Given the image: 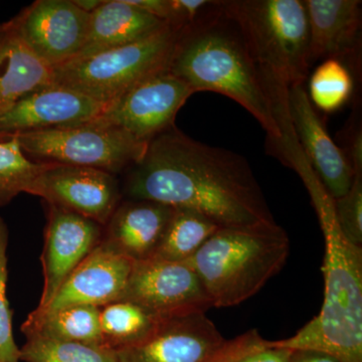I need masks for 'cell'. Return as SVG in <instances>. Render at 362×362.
Masks as SVG:
<instances>
[{
  "label": "cell",
  "mask_w": 362,
  "mask_h": 362,
  "mask_svg": "<svg viewBox=\"0 0 362 362\" xmlns=\"http://www.w3.org/2000/svg\"><path fill=\"white\" fill-rule=\"evenodd\" d=\"M8 242V228L0 216V362H20V349L13 338V312L6 297Z\"/></svg>",
  "instance_id": "cell-27"
},
{
  "label": "cell",
  "mask_w": 362,
  "mask_h": 362,
  "mask_svg": "<svg viewBox=\"0 0 362 362\" xmlns=\"http://www.w3.org/2000/svg\"><path fill=\"white\" fill-rule=\"evenodd\" d=\"M194 94L187 83L168 70L159 71L112 102L98 120L148 144L175 127L178 111Z\"/></svg>",
  "instance_id": "cell-10"
},
{
  "label": "cell",
  "mask_w": 362,
  "mask_h": 362,
  "mask_svg": "<svg viewBox=\"0 0 362 362\" xmlns=\"http://www.w3.org/2000/svg\"><path fill=\"white\" fill-rule=\"evenodd\" d=\"M173 213L168 204L126 199L104 226L102 240L134 263L146 261L156 255Z\"/></svg>",
  "instance_id": "cell-17"
},
{
  "label": "cell",
  "mask_w": 362,
  "mask_h": 362,
  "mask_svg": "<svg viewBox=\"0 0 362 362\" xmlns=\"http://www.w3.org/2000/svg\"><path fill=\"white\" fill-rule=\"evenodd\" d=\"M293 350L277 347L267 342L266 346L250 352L235 362H290Z\"/></svg>",
  "instance_id": "cell-29"
},
{
  "label": "cell",
  "mask_w": 362,
  "mask_h": 362,
  "mask_svg": "<svg viewBox=\"0 0 362 362\" xmlns=\"http://www.w3.org/2000/svg\"><path fill=\"white\" fill-rule=\"evenodd\" d=\"M347 158L354 168V173L362 171V134L357 131L350 141L349 152H345Z\"/></svg>",
  "instance_id": "cell-31"
},
{
  "label": "cell",
  "mask_w": 362,
  "mask_h": 362,
  "mask_svg": "<svg viewBox=\"0 0 362 362\" xmlns=\"http://www.w3.org/2000/svg\"><path fill=\"white\" fill-rule=\"evenodd\" d=\"M218 228L199 211L173 207V216L153 258L187 262Z\"/></svg>",
  "instance_id": "cell-23"
},
{
  "label": "cell",
  "mask_w": 362,
  "mask_h": 362,
  "mask_svg": "<svg viewBox=\"0 0 362 362\" xmlns=\"http://www.w3.org/2000/svg\"><path fill=\"white\" fill-rule=\"evenodd\" d=\"M90 18L73 0H37L11 23L33 54L54 70L70 63L82 51Z\"/></svg>",
  "instance_id": "cell-11"
},
{
  "label": "cell",
  "mask_w": 362,
  "mask_h": 362,
  "mask_svg": "<svg viewBox=\"0 0 362 362\" xmlns=\"http://www.w3.org/2000/svg\"><path fill=\"white\" fill-rule=\"evenodd\" d=\"M25 337L52 339L104 346L99 323V308L87 305L54 311L33 310L21 326Z\"/></svg>",
  "instance_id": "cell-21"
},
{
  "label": "cell",
  "mask_w": 362,
  "mask_h": 362,
  "mask_svg": "<svg viewBox=\"0 0 362 362\" xmlns=\"http://www.w3.org/2000/svg\"><path fill=\"white\" fill-rule=\"evenodd\" d=\"M74 4L87 13H93L102 6L103 0H73Z\"/></svg>",
  "instance_id": "cell-32"
},
{
  "label": "cell",
  "mask_w": 362,
  "mask_h": 362,
  "mask_svg": "<svg viewBox=\"0 0 362 362\" xmlns=\"http://www.w3.org/2000/svg\"><path fill=\"white\" fill-rule=\"evenodd\" d=\"M109 105L52 86L28 95L0 115V135L77 127L97 120Z\"/></svg>",
  "instance_id": "cell-15"
},
{
  "label": "cell",
  "mask_w": 362,
  "mask_h": 362,
  "mask_svg": "<svg viewBox=\"0 0 362 362\" xmlns=\"http://www.w3.org/2000/svg\"><path fill=\"white\" fill-rule=\"evenodd\" d=\"M45 166L26 157L14 136L0 142V207L21 194H28Z\"/></svg>",
  "instance_id": "cell-25"
},
{
  "label": "cell",
  "mask_w": 362,
  "mask_h": 362,
  "mask_svg": "<svg viewBox=\"0 0 362 362\" xmlns=\"http://www.w3.org/2000/svg\"><path fill=\"white\" fill-rule=\"evenodd\" d=\"M287 110L298 144L326 192L332 199L343 197L356 173L345 152L328 134L303 85L288 90Z\"/></svg>",
  "instance_id": "cell-14"
},
{
  "label": "cell",
  "mask_w": 362,
  "mask_h": 362,
  "mask_svg": "<svg viewBox=\"0 0 362 362\" xmlns=\"http://www.w3.org/2000/svg\"><path fill=\"white\" fill-rule=\"evenodd\" d=\"M120 300L160 318L206 313L213 308L201 279L187 262L151 258L134 263Z\"/></svg>",
  "instance_id": "cell-9"
},
{
  "label": "cell",
  "mask_w": 362,
  "mask_h": 362,
  "mask_svg": "<svg viewBox=\"0 0 362 362\" xmlns=\"http://www.w3.org/2000/svg\"><path fill=\"white\" fill-rule=\"evenodd\" d=\"M134 262L126 258L106 242L99 245L77 267L44 309L54 311L87 305L103 307L122 298Z\"/></svg>",
  "instance_id": "cell-16"
},
{
  "label": "cell",
  "mask_w": 362,
  "mask_h": 362,
  "mask_svg": "<svg viewBox=\"0 0 362 362\" xmlns=\"http://www.w3.org/2000/svg\"><path fill=\"white\" fill-rule=\"evenodd\" d=\"M168 71L194 93L211 90L239 103L261 124L271 142L282 138L268 86L223 1L180 33Z\"/></svg>",
  "instance_id": "cell-2"
},
{
  "label": "cell",
  "mask_w": 362,
  "mask_h": 362,
  "mask_svg": "<svg viewBox=\"0 0 362 362\" xmlns=\"http://www.w3.org/2000/svg\"><path fill=\"white\" fill-rule=\"evenodd\" d=\"M223 7L239 26L272 98L304 85L312 65L304 1L230 0Z\"/></svg>",
  "instance_id": "cell-5"
},
{
  "label": "cell",
  "mask_w": 362,
  "mask_h": 362,
  "mask_svg": "<svg viewBox=\"0 0 362 362\" xmlns=\"http://www.w3.org/2000/svg\"><path fill=\"white\" fill-rule=\"evenodd\" d=\"M104 226L69 209L47 204L42 250L44 288L37 309L54 299L66 279L101 242Z\"/></svg>",
  "instance_id": "cell-13"
},
{
  "label": "cell",
  "mask_w": 362,
  "mask_h": 362,
  "mask_svg": "<svg viewBox=\"0 0 362 362\" xmlns=\"http://www.w3.org/2000/svg\"><path fill=\"white\" fill-rule=\"evenodd\" d=\"M335 218L345 239L362 247V171H356L349 192L333 199Z\"/></svg>",
  "instance_id": "cell-28"
},
{
  "label": "cell",
  "mask_w": 362,
  "mask_h": 362,
  "mask_svg": "<svg viewBox=\"0 0 362 362\" xmlns=\"http://www.w3.org/2000/svg\"><path fill=\"white\" fill-rule=\"evenodd\" d=\"M354 90L349 66L337 59H325L311 75L308 96L312 105L326 113L339 110Z\"/></svg>",
  "instance_id": "cell-26"
},
{
  "label": "cell",
  "mask_w": 362,
  "mask_h": 362,
  "mask_svg": "<svg viewBox=\"0 0 362 362\" xmlns=\"http://www.w3.org/2000/svg\"><path fill=\"white\" fill-rule=\"evenodd\" d=\"M267 342L256 329L226 340L206 313H195L164 319L151 337L116 356L118 362H235Z\"/></svg>",
  "instance_id": "cell-8"
},
{
  "label": "cell",
  "mask_w": 362,
  "mask_h": 362,
  "mask_svg": "<svg viewBox=\"0 0 362 362\" xmlns=\"http://www.w3.org/2000/svg\"><path fill=\"white\" fill-rule=\"evenodd\" d=\"M54 85V73L23 42L11 21L0 25V115L21 99Z\"/></svg>",
  "instance_id": "cell-19"
},
{
  "label": "cell",
  "mask_w": 362,
  "mask_h": 362,
  "mask_svg": "<svg viewBox=\"0 0 362 362\" xmlns=\"http://www.w3.org/2000/svg\"><path fill=\"white\" fill-rule=\"evenodd\" d=\"M181 32L168 23L138 42L71 61L52 70L54 85L111 104L145 78L168 70Z\"/></svg>",
  "instance_id": "cell-6"
},
{
  "label": "cell",
  "mask_w": 362,
  "mask_h": 362,
  "mask_svg": "<svg viewBox=\"0 0 362 362\" xmlns=\"http://www.w3.org/2000/svg\"><path fill=\"white\" fill-rule=\"evenodd\" d=\"M25 362H118L116 351L105 346L42 337H26L20 349Z\"/></svg>",
  "instance_id": "cell-24"
},
{
  "label": "cell",
  "mask_w": 362,
  "mask_h": 362,
  "mask_svg": "<svg viewBox=\"0 0 362 362\" xmlns=\"http://www.w3.org/2000/svg\"><path fill=\"white\" fill-rule=\"evenodd\" d=\"M13 137V135H0V142L6 141L9 138Z\"/></svg>",
  "instance_id": "cell-33"
},
{
  "label": "cell",
  "mask_w": 362,
  "mask_h": 362,
  "mask_svg": "<svg viewBox=\"0 0 362 362\" xmlns=\"http://www.w3.org/2000/svg\"><path fill=\"white\" fill-rule=\"evenodd\" d=\"M13 136L26 157L37 163L82 166L116 176L141 160L148 146L98 119L77 127Z\"/></svg>",
  "instance_id": "cell-7"
},
{
  "label": "cell",
  "mask_w": 362,
  "mask_h": 362,
  "mask_svg": "<svg viewBox=\"0 0 362 362\" xmlns=\"http://www.w3.org/2000/svg\"><path fill=\"white\" fill-rule=\"evenodd\" d=\"M287 233L277 223L221 228L187 264L197 272L214 308L237 306L261 291L284 268Z\"/></svg>",
  "instance_id": "cell-4"
},
{
  "label": "cell",
  "mask_w": 362,
  "mask_h": 362,
  "mask_svg": "<svg viewBox=\"0 0 362 362\" xmlns=\"http://www.w3.org/2000/svg\"><path fill=\"white\" fill-rule=\"evenodd\" d=\"M28 194L105 226L123 201L116 175L99 169L45 163Z\"/></svg>",
  "instance_id": "cell-12"
},
{
  "label": "cell",
  "mask_w": 362,
  "mask_h": 362,
  "mask_svg": "<svg viewBox=\"0 0 362 362\" xmlns=\"http://www.w3.org/2000/svg\"><path fill=\"white\" fill-rule=\"evenodd\" d=\"M290 362H341L330 354L315 350H293Z\"/></svg>",
  "instance_id": "cell-30"
},
{
  "label": "cell",
  "mask_w": 362,
  "mask_h": 362,
  "mask_svg": "<svg viewBox=\"0 0 362 362\" xmlns=\"http://www.w3.org/2000/svg\"><path fill=\"white\" fill-rule=\"evenodd\" d=\"M310 37L311 64L317 59H345L357 54L361 45V1L305 0Z\"/></svg>",
  "instance_id": "cell-18"
},
{
  "label": "cell",
  "mask_w": 362,
  "mask_h": 362,
  "mask_svg": "<svg viewBox=\"0 0 362 362\" xmlns=\"http://www.w3.org/2000/svg\"><path fill=\"white\" fill-rule=\"evenodd\" d=\"M122 194L199 211L218 228L273 225L275 218L247 159L173 127L148 143L126 171Z\"/></svg>",
  "instance_id": "cell-1"
},
{
  "label": "cell",
  "mask_w": 362,
  "mask_h": 362,
  "mask_svg": "<svg viewBox=\"0 0 362 362\" xmlns=\"http://www.w3.org/2000/svg\"><path fill=\"white\" fill-rule=\"evenodd\" d=\"M163 320L139 305L124 300L99 308L103 345L114 351L144 341L156 332Z\"/></svg>",
  "instance_id": "cell-22"
},
{
  "label": "cell",
  "mask_w": 362,
  "mask_h": 362,
  "mask_svg": "<svg viewBox=\"0 0 362 362\" xmlns=\"http://www.w3.org/2000/svg\"><path fill=\"white\" fill-rule=\"evenodd\" d=\"M300 177L310 194L325 240L324 300L321 310L296 334L271 345L315 350L341 362H362V247L345 239L332 197L311 169Z\"/></svg>",
  "instance_id": "cell-3"
},
{
  "label": "cell",
  "mask_w": 362,
  "mask_h": 362,
  "mask_svg": "<svg viewBox=\"0 0 362 362\" xmlns=\"http://www.w3.org/2000/svg\"><path fill=\"white\" fill-rule=\"evenodd\" d=\"M166 25L128 0H103L90 13L87 40L75 59L138 42Z\"/></svg>",
  "instance_id": "cell-20"
}]
</instances>
